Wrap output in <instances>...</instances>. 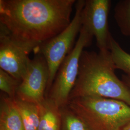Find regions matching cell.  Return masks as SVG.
Returning a JSON list of instances; mask_svg holds the SVG:
<instances>
[{
    "instance_id": "cell-1",
    "label": "cell",
    "mask_w": 130,
    "mask_h": 130,
    "mask_svg": "<svg viewBox=\"0 0 130 130\" xmlns=\"http://www.w3.org/2000/svg\"><path fill=\"white\" fill-rule=\"evenodd\" d=\"M75 0H0V25L37 52L70 24Z\"/></svg>"
},
{
    "instance_id": "cell-2",
    "label": "cell",
    "mask_w": 130,
    "mask_h": 130,
    "mask_svg": "<svg viewBox=\"0 0 130 130\" xmlns=\"http://www.w3.org/2000/svg\"><path fill=\"white\" fill-rule=\"evenodd\" d=\"M110 52L84 51L79 60L78 77L70 94L74 98L97 97L118 100L130 106V89L119 79Z\"/></svg>"
},
{
    "instance_id": "cell-3",
    "label": "cell",
    "mask_w": 130,
    "mask_h": 130,
    "mask_svg": "<svg viewBox=\"0 0 130 130\" xmlns=\"http://www.w3.org/2000/svg\"><path fill=\"white\" fill-rule=\"evenodd\" d=\"M67 106L89 130H121L130 122V106L118 100L80 97L70 99Z\"/></svg>"
},
{
    "instance_id": "cell-4",
    "label": "cell",
    "mask_w": 130,
    "mask_h": 130,
    "mask_svg": "<svg viewBox=\"0 0 130 130\" xmlns=\"http://www.w3.org/2000/svg\"><path fill=\"white\" fill-rule=\"evenodd\" d=\"M93 37L84 26L73 49L59 67L51 87L46 98L59 107L68 105L70 94L76 84L79 72V63L84 49L91 45Z\"/></svg>"
},
{
    "instance_id": "cell-5",
    "label": "cell",
    "mask_w": 130,
    "mask_h": 130,
    "mask_svg": "<svg viewBox=\"0 0 130 130\" xmlns=\"http://www.w3.org/2000/svg\"><path fill=\"white\" fill-rule=\"evenodd\" d=\"M84 4V0L76 1L75 14L69 26L56 36L43 43L36 53L44 57L48 67L49 77L46 97L59 67L73 49L75 39L80 33L83 26L82 13Z\"/></svg>"
},
{
    "instance_id": "cell-6",
    "label": "cell",
    "mask_w": 130,
    "mask_h": 130,
    "mask_svg": "<svg viewBox=\"0 0 130 130\" xmlns=\"http://www.w3.org/2000/svg\"><path fill=\"white\" fill-rule=\"evenodd\" d=\"M34 50L14 39L0 25V69L21 81L26 74Z\"/></svg>"
},
{
    "instance_id": "cell-7",
    "label": "cell",
    "mask_w": 130,
    "mask_h": 130,
    "mask_svg": "<svg viewBox=\"0 0 130 130\" xmlns=\"http://www.w3.org/2000/svg\"><path fill=\"white\" fill-rule=\"evenodd\" d=\"M49 77L48 67L45 58L41 54H36L18 87L15 98L41 104L46 98Z\"/></svg>"
},
{
    "instance_id": "cell-8",
    "label": "cell",
    "mask_w": 130,
    "mask_h": 130,
    "mask_svg": "<svg viewBox=\"0 0 130 130\" xmlns=\"http://www.w3.org/2000/svg\"><path fill=\"white\" fill-rule=\"evenodd\" d=\"M111 5L110 0H85L82 13L83 25L95 38L99 52L103 53L109 52L112 36L108 24Z\"/></svg>"
},
{
    "instance_id": "cell-9",
    "label": "cell",
    "mask_w": 130,
    "mask_h": 130,
    "mask_svg": "<svg viewBox=\"0 0 130 130\" xmlns=\"http://www.w3.org/2000/svg\"><path fill=\"white\" fill-rule=\"evenodd\" d=\"M15 98L6 95L1 98L0 130H25Z\"/></svg>"
},
{
    "instance_id": "cell-10",
    "label": "cell",
    "mask_w": 130,
    "mask_h": 130,
    "mask_svg": "<svg viewBox=\"0 0 130 130\" xmlns=\"http://www.w3.org/2000/svg\"><path fill=\"white\" fill-rule=\"evenodd\" d=\"M39 105L40 120L38 130H61L60 108L48 98Z\"/></svg>"
},
{
    "instance_id": "cell-11",
    "label": "cell",
    "mask_w": 130,
    "mask_h": 130,
    "mask_svg": "<svg viewBox=\"0 0 130 130\" xmlns=\"http://www.w3.org/2000/svg\"><path fill=\"white\" fill-rule=\"evenodd\" d=\"M25 130H38L40 120V105L15 98Z\"/></svg>"
},
{
    "instance_id": "cell-12",
    "label": "cell",
    "mask_w": 130,
    "mask_h": 130,
    "mask_svg": "<svg viewBox=\"0 0 130 130\" xmlns=\"http://www.w3.org/2000/svg\"><path fill=\"white\" fill-rule=\"evenodd\" d=\"M109 52L116 69L122 70L130 78V54L125 51L112 36L110 41Z\"/></svg>"
},
{
    "instance_id": "cell-13",
    "label": "cell",
    "mask_w": 130,
    "mask_h": 130,
    "mask_svg": "<svg viewBox=\"0 0 130 130\" xmlns=\"http://www.w3.org/2000/svg\"><path fill=\"white\" fill-rule=\"evenodd\" d=\"M114 17L121 33L130 37V0H121L117 3Z\"/></svg>"
},
{
    "instance_id": "cell-14",
    "label": "cell",
    "mask_w": 130,
    "mask_h": 130,
    "mask_svg": "<svg viewBox=\"0 0 130 130\" xmlns=\"http://www.w3.org/2000/svg\"><path fill=\"white\" fill-rule=\"evenodd\" d=\"M61 130H89L84 121L67 105L60 107Z\"/></svg>"
},
{
    "instance_id": "cell-15",
    "label": "cell",
    "mask_w": 130,
    "mask_h": 130,
    "mask_svg": "<svg viewBox=\"0 0 130 130\" xmlns=\"http://www.w3.org/2000/svg\"><path fill=\"white\" fill-rule=\"evenodd\" d=\"M21 81L14 78L4 70L0 69V89L9 98H15L18 87Z\"/></svg>"
},
{
    "instance_id": "cell-16",
    "label": "cell",
    "mask_w": 130,
    "mask_h": 130,
    "mask_svg": "<svg viewBox=\"0 0 130 130\" xmlns=\"http://www.w3.org/2000/svg\"><path fill=\"white\" fill-rule=\"evenodd\" d=\"M122 80L125 84L126 85L129 87L130 89V78L126 75H122Z\"/></svg>"
},
{
    "instance_id": "cell-17",
    "label": "cell",
    "mask_w": 130,
    "mask_h": 130,
    "mask_svg": "<svg viewBox=\"0 0 130 130\" xmlns=\"http://www.w3.org/2000/svg\"><path fill=\"white\" fill-rule=\"evenodd\" d=\"M121 130H130V122L124 126Z\"/></svg>"
}]
</instances>
